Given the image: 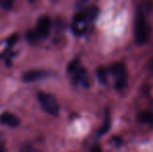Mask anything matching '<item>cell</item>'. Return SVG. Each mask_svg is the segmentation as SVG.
<instances>
[{
    "mask_svg": "<svg viewBox=\"0 0 153 152\" xmlns=\"http://www.w3.org/2000/svg\"><path fill=\"white\" fill-rule=\"evenodd\" d=\"M140 120L144 123L150 124V125H153V113L147 112V113H143L141 116H140Z\"/></svg>",
    "mask_w": 153,
    "mask_h": 152,
    "instance_id": "11",
    "label": "cell"
},
{
    "mask_svg": "<svg viewBox=\"0 0 153 152\" xmlns=\"http://www.w3.org/2000/svg\"><path fill=\"white\" fill-rule=\"evenodd\" d=\"M39 33H34V31H32V30H29V31H27V33H26V38H27V40L29 41L30 43H36L39 41Z\"/></svg>",
    "mask_w": 153,
    "mask_h": 152,
    "instance_id": "12",
    "label": "cell"
},
{
    "mask_svg": "<svg viewBox=\"0 0 153 152\" xmlns=\"http://www.w3.org/2000/svg\"><path fill=\"white\" fill-rule=\"evenodd\" d=\"M79 68V63H78V61H73L72 63H70L69 64V66H68V72L69 73H74L75 71H76L77 69Z\"/></svg>",
    "mask_w": 153,
    "mask_h": 152,
    "instance_id": "13",
    "label": "cell"
},
{
    "mask_svg": "<svg viewBox=\"0 0 153 152\" xmlns=\"http://www.w3.org/2000/svg\"><path fill=\"white\" fill-rule=\"evenodd\" d=\"M47 76V72L43 71V70H31L23 75V80L25 82H33V81L40 80Z\"/></svg>",
    "mask_w": 153,
    "mask_h": 152,
    "instance_id": "5",
    "label": "cell"
},
{
    "mask_svg": "<svg viewBox=\"0 0 153 152\" xmlns=\"http://www.w3.org/2000/svg\"><path fill=\"white\" fill-rule=\"evenodd\" d=\"M109 128H111V120H109V117H108V115H107L106 116V119H105V121H104V123H103V125L101 126L100 130H99L98 136H101L102 134L106 133V132L109 130Z\"/></svg>",
    "mask_w": 153,
    "mask_h": 152,
    "instance_id": "10",
    "label": "cell"
},
{
    "mask_svg": "<svg viewBox=\"0 0 153 152\" xmlns=\"http://www.w3.org/2000/svg\"><path fill=\"white\" fill-rule=\"evenodd\" d=\"M51 28V20L49 17L43 16L38 20L36 23V33H39L40 37L47 38L49 36Z\"/></svg>",
    "mask_w": 153,
    "mask_h": 152,
    "instance_id": "4",
    "label": "cell"
},
{
    "mask_svg": "<svg viewBox=\"0 0 153 152\" xmlns=\"http://www.w3.org/2000/svg\"><path fill=\"white\" fill-rule=\"evenodd\" d=\"M111 73L113 74L114 78H115L116 89L118 91H123L127 87V82H128L127 71L125 65L122 63L114 64L111 68Z\"/></svg>",
    "mask_w": 153,
    "mask_h": 152,
    "instance_id": "3",
    "label": "cell"
},
{
    "mask_svg": "<svg viewBox=\"0 0 153 152\" xmlns=\"http://www.w3.org/2000/svg\"><path fill=\"white\" fill-rule=\"evenodd\" d=\"M113 141H114V145L115 146H120V145L122 144V139L118 138V136H114L113 138Z\"/></svg>",
    "mask_w": 153,
    "mask_h": 152,
    "instance_id": "15",
    "label": "cell"
},
{
    "mask_svg": "<svg viewBox=\"0 0 153 152\" xmlns=\"http://www.w3.org/2000/svg\"><path fill=\"white\" fill-rule=\"evenodd\" d=\"M29 2H33V0H29Z\"/></svg>",
    "mask_w": 153,
    "mask_h": 152,
    "instance_id": "18",
    "label": "cell"
},
{
    "mask_svg": "<svg viewBox=\"0 0 153 152\" xmlns=\"http://www.w3.org/2000/svg\"><path fill=\"white\" fill-rule=\"evenodd\" d=\"M92 150H93V151H100V150H101V149H100V148H99V147H95V148H93V149H92Z\"/></svg>",
    "mask_w": 153,
    "mask_h": 152,
    "instance_id": "17",
    "label": "cell"
},
{
    "mask_svg": "<svg viewBox=\"0 0 153 152\" xmlns=\"http://www.w3.org/2000/svg\"><path fill=\"white\" fill-rule=\"evenodd\" d=\"M13 3H14V0H4L3 6L6 8V10H10V8H12Z\"/></svg>",
    "mask_w": 153,
    "mask_h": 152,
    "instance_id": "14",
    "label": "cell"
},
{
    "mask_svg": "<svg viewBox=\"0 0 153 152\" xmlns=\"http://www.w3.org/2000/svg\"><path fill=\"white\" fill-rule=\"evenodd\" d=\"M38 99L42 108L51 116H57L59 113V105L56 98L48 93L40 92L38 94Z\"/></svg>",
    "mask_w": 153,
    "mask_h": 152,
    "instance_id": "2",
    "label": "cell"
},
{
    "mask_svg": "<svg viewBox=\"0 0 153 152\" xmlns=\"http://www.w3.org/2000/svg\"><path fill=\"white\" fill-rule=\"evenodd\" d=\"M17 39H18V37H17L16 35H14L13 37H10V38L7 40V44H8V45H10V46H12V45H14L15 43H16Z\"/></svg>",
    "mask_w": 153,
    "mask_h": 152,
    "instance_id": "16",
    "label": "cell"
},
{
    "mask_svg": "<svg viewBox=\"0 0 153 152\" xmlns=\"http://www.w3.org/2000/svg\"><path fill=\"white\" fill-rule=\"evenodd\" d=\"M73 74H74L75 82L81 83V85H85V87H87L88 85V75H87V71H85V69L79 67Z\"/></svg>",
    "mask_w": 153,
    "mask_h": 152,
    "instance_id": "7",
    "label": "cell"
},
{
    "mask_svg": "<svg viewBox=\"0 0 153 152\" xmlns=\"http://www.w3.org/2000/svg\"><path fill=\"white\" fill-rule=\"evenodd\" d=\"M85 13V19H87V22L88 21H93L97 18L99 14V8L96 7V6H91V7L88 8Z\"/></svg>",
    "mask_w": 153,
    "mask_h": 152,
    "instance_id": "8",
    "label": "cell"
},
{
    "mask_svg": "<svg viewBox=\"0 0 153 152\" xmlns=\"http://www.w3.org/2000/svg\"><path fill=\"white\" fill-rule=\"evenodd\" d=\"M0 122H1L3 125H6L8 127H16L19 125L20 121H19V118L14 114H10V113H4L0 117Z\"/></svg>",
    "mask_w": 153,
    "mask_h": 152,
    "instance_id": "6",
    "label": "cell"
},
{
    "mask_svg": "<svg viewBox=\"0 0 153 152\" xmlns=\"http://www.w3.org/2000/svg\"><path fill=\"white\" fill-rule=\"evenodd\" d=\"M134 36L135 41L139 45H144L149 37V26H148L147 20L144 14L139 13L135 19V27H134Z\"/></svg>",
    "mask_w": 153,
    "mask_h": 152,
    "instance_id": "1",
    "label": "cell"
},
{
    "mask_svg": "<svg viewBox=\"0 0 153 152\" xmlns=\"http://www.w3.org/2000/svg\"><path fill=\"white\" fill-rule=\"evenodd\" d=\"M96 75L98 78L99 82L102 83V85H106L107 83V70L105 68H99L96 71Z\"/></svg>",
    "mask_w": 153,
    "mask_h": 152,
    "instance_id": "9",
    "label": "cell"
}]
</instances>
